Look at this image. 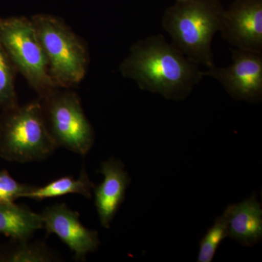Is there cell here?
<instances>
[{
  "label": "cell",
  "instance_id": "obj_1",
  "mask_svg": "<svg viewBox=\"0 0 262 262\" xmlns=\"http://www.w3.org/2000/svg\"><path fill=\"white\" fill-rule=\"evenodd\" d=\"M119 71L142 91L176 101L188 97L204 77L199 65L169 43L163 34L133 44Z\"/></svg>",
  "mask_w": 262,
  "mask_h": 262
},
{
  "label": "cell",
  "instance_id": "obj_2",
  "mask_svg": "<svg viewBox=\"0 0 262 262\" xmlns=\"http://www.w3.org/2000/svg\"><path fill=\"white\" fill-rule=\"evenodd\" d=\"M225 10L220 0H176L164 12L162 26L184 56L210 68L215 65L212 42Z\"/></svg>",
  "mask_w": 262,
  "mask_h": 262
},
{
  "label": "cell",
  "instance_id": "obj_3",
  "mask_svg": "<svg viewBox=\"0 0 262 262\" xmlns=\"http://www.w3.org/2000/svg\"><path fill=\"white\" fill-rule=\"evenodd\" d=\"M31 20L55 84L61 89H71L80 83L89 63V52L82 41L61 19L53 15H34Z\"/></svg>",
  "mask_w": 262,
  "mask_h": 262
},
{
  "label": "cell",
  "instance_id": "obj_4",
  "mask_svg": "<svg viewBox=\"0 0 262 262\" xmlns=\"http://www.w3.org/2000/svg\"><path fill=\"white\" fill-rule=\"evenodd\" d=\"M56 149L39 99L0 113V158L28 163L46 159Z\"/></svg>",
  "mask_w": 262,
  "mask_h": 262
},
{
  "label": "cell",
  "instance_id": "obj_5",
  "mask_svg": "<svg viewBox=\"0 0 262 262\" xmlns=\"http://www.w3.org/2000/svg\"><path fill=\"white\" fill-rule=\"evenodd\" d=\"M0 45L39 97L58 89L31 18L0 17Z\"/></svg>",
  "mask_w": 262,
  "mask_h": 262
},
{
  "label": "cell",
  "instance_id": "obj_6",
  "mask_svg": "<svg viewBox=\"0 0 262 262\" xmlns=\"http://www.w3.org/2000/svg\"><path fill=\"white\" fill-rule=\"evenodd\" d=\"M39 99L46 127L57 148L87 155L94 144V131L78 95L71 89L58 88Z\"/></svg>",
  "mask_w": 262,
  "mask_h": 262
},
{
  "label": "cell",
  "instance_id": "obj_7",
  "mask_svg": "<svg viewBox=\"0 0 262 262\" xmlns=\"http://www.w3.org/2000/svg\"><path fill=\"white\" fill-rule=\"evenodd\" d=\"M203 77L218 80L237 101L259 103L262 99V53L232 50V63L226 67L214 65L203 72Z\"/></svg>",
  "mask_w": 262,
  "mask_h": 262
},
{
  "label": "cell",
  "instance_id": "obj_8",
  "mask_svg": "<svg viewBox=\"0 0 262 262\" xmlns=\"http://www.w3.org/2000/svg\"><path fill=\"white\" fill-rule=\"evenodd\" d=\"M220 32L236 49L262 53V0H234L225 10Z\"/></svg>",
  "mask_w": 262,
  "mask_h": 262
},
{
  "label": "cell",
  "instance_id": "obj_9",
  "mask_svg": "<svg viewBox=\"0 0 262 262\" xmlns=\"http://www.w3.org/2000/svg\"><path fill=\"white\" fill-rule=\"evenodd\" d=\"M43 228L48 234H55L75 254L77 260H84L99 246L97 231L86 228L80 220V213L65 203L48 206L40 213Z\"/></svg>",
  "mask_w": 262,
  "mask_h": 262
},
{
  "label": "cell",
  "instance_id": "obj_10",
  "mask_svg": "<svg viewBox=\"0 0 262 262\" xmlns=\"http://www.w3.org/2000/svg\"><path fill=\"white\" fill-rule=\"evenodd\" d=\"M104 179L94 188L95 206L101 225L108 229L123 203L130 183L125 165L120 160L111 158L101 163L99 170Z\"/></svg>",
  "mask_w": 262,
  "mask_h": 262
},
{
  "label": "cell",
  "instance_id": "obj_11",
  "mask_svg": "<svg viewBox=\"0 0 262 262\" xmlns=\"http://www.w3.org/2000/svg\"><path fill=\"white\" fill-rule=\"evenodd\" d=\"M224 214L227 219L228 237L244 246H253L262 238V208L256 196L230 205Z\"/></svg>",
  "mask_w": 262,
  "mask_h": 262
},
{
  "label": "cell",
  "instance_id": "obj_12",
  "mask_svg": "<svg viewBox=\"0 0 262 262\" xmlns=\"http://www.w3.org/2000/svg\"><path fill=\"white\" fill-rule=\"evenodd\" d=\"M42 228L40 213L15 203L0 202V233L15 241H27Z\"/></svg>",
  "mask_w": 262,
  "mask_h": 262
},
{
  "label": "cell",
  "instance_id": "obj_13",
  "mask_svg": "<svg viewBox=\"0 0 262 262\" xmlns=\"http://www.w3.org/2000/svg\"><path fill=\"white\" fill-rule=\"evenodd\" d=\"M95 187L91 182L84 166H82L80 177L75 179L72 177H64L48 183L42 187H35L27 193L24 198L35 201H42L48 198H58L69 194H79L91 198Z\"/></svg>",
  "mask_w": 262,
  "mask_h": 262
},
{
  "label": "cell",
  "instance_id": "obj_14",
  "mask_svg": "<svg viewBox=\"0 0 262 262\" xmlns=\"http://www.w3.org/2000/svg\"><path fill=\"white\" fill-rule=\"evenodd\" d=\"M56 257L42 243L15 241L10 247L5 248L4 261L6 262H48Z\"/></svg>",
  "mask_w": 262,
  "mask_h": 262
},
{
  "label": "cell",
  "instance_id": "obj_15",
  "mask_svg": "<svg viewBox=\"0 0 262 262\" xmlns=\"http://www.w3.org/2000/svg\"><path fill=\"white\" fill-rule=\"evenodd\" d=\"M17 70L0 45V113L18 106L15 92Z\"/></svg>",
  "mask_w": 262,
  "mask_h": 262
},
{
  "label": "cell",
  "instance_id": "obj_16",
  "mask_svg": "<svg viewBox=\"0 0 262 262\" xmlns=\"http://www.w3.org/2000/svg\"><path fill=\"white\" fill-rule=\"evenodd\" d=\"M227 237H228V227L227 219L223 213L215 220L214 224L201 239L198 261L211 262L221 243Z\"/></svg>",
  "mask_w": 262,
  "mask_h": 262
},
{
  "label": "cell",
  "instance_id": "obj_17",
  "mask_svg": "<svg viewBox=\"0 0 262 262\" xmlns=\"http://www.w3.org/2000/svg\"><path fill=\"white\" fill-rule=\"evenodd\" d=\"M34 187L17 182L8 170H0V202L14 203L18 198H24Z\"/></svg>",
  "mask_w": 262,
  "mask_h": 262
},
{
  "label": "cell",
  "instance_id": "obj_18",
  "mask_svg": "<svg viewBox=\"0 0 262 262\" xmlns=\"http://www.w3.org/2000/svg\"><path fill=\"white\" fill-rule=\"evenodd\" d=\"M5 248L0 247V261H3L4 258Z\"/></svg>",
  "mask_w": 262,
  "mask_h": 262
}]
</instances>
